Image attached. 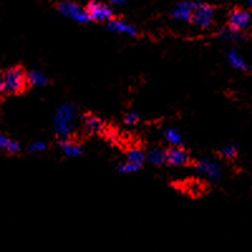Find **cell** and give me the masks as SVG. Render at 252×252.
I'll list each match as a JSON object with an SVG mask.
<instances>
[{
  "mask_svg": "<svg viewBox=\"0 0 252 252\" xmlns=\"http://www.w3.org/2000/svg\"><path fill=\"white\" fill-rule=\"evenodd\" d=\"M78 111L75 105L63 103L57 109L55 115V131L60 139H68L76 130Z\"/></svg>",
  "mask_w": 252,
  "mask_h": 252,
  "instance_id": "obj_1",
  "label": "cell"
},
{
  "mask_svg": "<svg viewBox=\"0 0 252 252\" xmlns=\"http://www.w3.org/2000/svg\"><path fill=\"white\" fill-rule=\"evenodd\" d=\"M1 77H3L4 92L9 94H17L23 92L28 85L26 72L19 67L6 69L1 75Z\"/></svg>",
  "mask_w": 252,
  "mask_h": 252,
  "instance_id": "obj_2",
  "label": "cell"
},
{
  "mask_svg": "<svg viewBox=\"0 0 252 252\" xmlns=\"http://www.w3.org/2000/svg\"><path fill=\"white\" fill-rule=\"evenodd\" d=\"M90 20H94L97 23H109L110 20L114 19L115 13L111 5L102 1H91L86 8Z\"/></svg>",
  "mask_w": 252,
  "mask_h": 252,
  "instance_id": "obj_3",
  "label": "cell"
},
{
  "mask_svg": "<svg viewBox=\"0 0 252 252\" xmlns=\"http://www.w3.org/2000/svg\"><path fill=\"white\" fill-rule=\"evenodd\" d=\"M57 8L61 14L64 15L68 19H72L73 22H77V23H89L90 22V17L87 14L86 9L81 8L80 5L68 1V0L58 3Z\"/></svg>",
  "mask_w": 252,
  "mask_h": 252,
  "instance_id": "obj_4",
  "label": "cell"
},
{
  "mask_svg": "<svg viewBox=\"0 0 252 252\" xmlns=\"http://www.w3.org/2000/svg\"><path fill=\"white\" fill-rule=\"evenodd\" d=\"M190 22L199 28H209L215 22V9L208 4L197 3Z\"/></svg>",
  "mask_w": 252,
  "mask_h": 252,
  "instance_id": "obj_5",
  "label": "cell"
},
{
  "mask_svg": "<svg viewBox=\"0 0 252 252\" xmlns=\"http://www.w3.org/2000/svg\"><path fill=\"white\" fill-rule=\"evenodd\" d=\"M197 170L203 177H206L209 182H217L222 177V169L220 165L211 158H203L197 163Z\"/></svg>",
  "mask_w": 252,
  "mask_h": 252,
  "instance_id": "obj_6",
  "label": "cell"
},
{
  "mask_svg": "<svg viewBox=\"0 0 252 252\" xmlns=\"http://www.w3.org/2000/svg\"><path fill=\"white\" fill-rule=\"evenodd\" d=\"M228 22L231 28L241 32L249 28L252 22V15L251 13L245 10V9H235V10L229 13Z\"/></svg>",
  "mask_w": 252,
  "mask_h": 252,
  "instance_id": "obj_7",
  "label": "cell"
},
{
  "mask_svg": "<svg viewBox=\"0 0 252 252\" xmlns=\"http://www.w3.org/2000/svg\"><path fill=\"white\" fill-rule=\"evenodd\" d=\"M195 5H197L195 1H182V3H178L172 10L173 18L179 20V22H190Z\"/></svg>",
  "mask_w": 252,
  "mask_h": 252,
  "instance_id": "obj_8",
  "label": "cell"
},
{
  "mask_svg": "<svg viewBox=\"0 0 252 252\" xmlns=\"http://www.w3.org/2000/svg\"><path fill=\"white\" fill-rule=\"evenodd\" d=\"M165 154L166 163L172 166H183L189 161V155L181 146H173L168 152H165Z\"/></svg>",
  "mask_w": 252,
  "mask_h": 252,
  "instance_id": "obj_9",
  "label": "cell"
},
{
  "mask_svg": "<svg viewBox=\"0 0 252 252\" xmlns=\"http://www.w3.org/2000/svg\"><path fill=\"white\" fill-rule=\"evenodd\" d=\"M107 31L112 32V33H118V34L129 35V37L138 35V29L135 28L134 26L119 19L110 20L109 23H107Z\"/></svg>",
  "mask_w": 252,
  "mask_h": 252,
  "instance_id": "obj_10",
  "label": "cell"
},
{
  "mask_svg": "<svg viewBox=\"0 0 252 252\" xmlns=\"http://www.w3.org/2000/svg\"><path fill=\"white\" fill-rule=\"evenodd\" d=\"M60 148L63 154L67 155V157L77 158L82 154V146L75 141L68 140V139H61Z\"/></svg>",
  "mask_w": 252,
  "mask_h": 252,
  "instance_id": "obj_11",
  "label": "cell"
},
{
  "mask_svg": "<svg viewBox=\"0 0 252 252\" xmlns=\"http://www.w3.org/2000/svg\"><path fill=\"white\" fill-rule=\"evenodd\" d=\"M27 80H28L29 85L34 87H43L48 83V77L44 72L39 71V69H33L27 75Z\"/></svg>",
  "mask_w": 252,
  "mask_h": 252,
  "instance_id": "obj_12",
  "label": "cell"
},
{
  "mask_svg": "<svg viewBox=\"0 0 252 252\" xmlns=\"http://www.w3.org/2000/svg\"><path fill=\"white\" fill-rule=\"evenodd\" d=\"M226 58L233 68L240 69V71H247V69H249V66H247V63L244 61V58L241 57L237 52L233 51V49L227 52Z\"/></svg>",
  "mask_w": 252,
  "mask_h": 252,
  "instance_id": "obj_13",
  "label": "cell"
},
{
  "mask_svg": "<svg viewBox=\"0 0 252 252\" xmlns=\"http://www.w3.org/2000/svg\"><path fill=\"white\" fill-rule=\"evenodd\" d=\"M83 127L87 130L89 132H100L102 129V123L98 118H96L94 115H86L85 118L82 119Z\"/></svg>",
  "mask_w": 252,
  "mask_h": 252,
  "instance_id": "obj_14",
  "label": "cell"
},
{
  "mask_svg": "<svg viewBox=\"0 0 252 252\" xmlns=\"http://www.w3.org/2000/svg\"><path fill=\"white\" fill-rule=\"evenodd\" d=\"M0 150L9 153V154H15L20 150V145L17 141L9 139L8 136L0 132Z\"/></svg>",
  "mask_w": 252,
  "mask_h": 252,
  "instance_id": "obj_15",
  "label": "cell"
},
{
  "mask_svg": "<svg viewBox=\"0 0 252 252\" xmlns=\"http://www.w3.org/2000/svg\"><path fill=\"white\" fill-rule=\"evenodd\" d=\"M145 158L150 164L155 166L164 165L166 163V154L161 149H152Z\"/></svg>",
  "mask_w": 252,
  "mask_h": 252,
  "instance_id": "obj_16",
  "label": "cell"
},
{
  "mask_svg": "<svg viewBox=\"0 0 252 252\" xmlns=\"http://www.w3.org/2000/svg\"><path fill=\"white\" fill-rule=\"evenodd\" d=\"M164 138H165V140L172 146H182L184 143L181 131L177 129H173V127H169V129L165 130Z\"/></svg>",
  "mask_w": 252,
  "mask_h": 252,
  "instance_id": "obj_17",
  "label": "cell"
},
{
  "mask_svg": "<svg viewBox=\"0 0 252 252\" xmlns=\"http://www.w3.org/2000/svg\"><path fill=\"white\" fill-rule=\"evenodd\" d=\"M145 157L146 155L144 154L141 150L139 149L130 150V152L127 153V155H126V161H129V163L141 168V165H143L144 161H145Z\"/></svg>",
  "mask_w": 252,
  "mask_h": 252,
  "instance_id": "obj_18",
  "label": "cell"
},
{
  "mask_svg": "<svg viewBox=\"0 0 252 252\" xmlns=\"http://www.w3.org/2000/svg\"><path fill=\"white\" fill-rule=\"evenodd\" d=\"M220 37L224 40H231V42H242L244 37L238 31H235L231 27L229 28H224L220 31Z\"/></svg>",
  "mask_w": 252,
  "mask_h": 252,
  "instance_id": "obj_19",
  "label": "cell"
},
{
  "mask_svg": "<svg viewBox=\"0 0 252 252\" xmlns=\"http://www.w3.org/2000/svg\"><path fill=\"white\" fill-rule=\"evenodd\" d=\"M237 153H238V148L237 145L233 143L226 144V145L222 146V149H220V155L227 158V159H233V158H236Z\"/></svg>",
  "mask_w": 252,
  "mask_h": 252,
  "instance_id": "obj_20",
  "label": "cell"
},
{
  "mask_svg": "<svg viewBox=\"0 0 252 252\" xmlns=\"http://www.w3.org/2000/svg\"><path fill=\"white\" fill-rule=\"evenodd\" d=\"M139 169H140L139 166L134 165V164L129 163V161H125V163H123L121 165H119L118 172L121 173V174H130V173L138 172Z\"/></svg>",
  "mask_w": 252,
  "mask_h": 252,
  "instance_id": "obj_21",
  "label": "cell"
},
{
  "mask_svg": "<svg viewBox=\"0 0 252 252\" xmlns=\"http://www.w3.org/2000/svg\"><path fill=\"white\" fill-rule=\"evenodd\" d=\"M47 143H44V141H35V143H33L31 145V148H29V150H31L32 153H42L44 152V150H47Z\"/></svg>",
  "mask_w": 252,
  "mask_h": 252,
  "instance_id": "obj_22",
  "label": "cell"
},
{
  "mask_svg": "<svg viewBox=\"0 0 252 252\" xmlns=\"http://www.w3.org/2000/svg\"><path fill=\"white\" fill-rule=\"evenodd\" d=\"M139 121V114L138 112H129V114H126L125 116V123L127 125H135V124Z\"/></svg>",
  "mask_w": 252,
  "mask_h": 252,
  "instance_id": "obj_23",
  "label": "cell"
},
{
  "mask_svg": "<svg viewBox=\"0 0 252 252\" xmlns=\"http://www.w3.org/2000/svg\"><path fill=\"white\" fill-rule=\"evenodd\" d=\"M107 3L111 4V5H118L123 6L126 3V0H107Z\"/></svg>",
  "mask_w": 252,
  "mask_h": 252,
  "instance_id": "obj_24",
  "label": "cell"
},
{
  "mask_svg": "<svg viewBox=\"0 0 252 252\" xmlns=\"http://www.w3.org/2000/svg\"><path fill=\"white\" fill-rule=\"evenodd\" d=\"M4 92V87H3V77H1V75H0V96H1V94Z\"/></svg>",
  "mask_w": 252,
  "mask_h": 252,
  "instance_id": "obj_25",
  "label": "cell"
},
{
  "mask_svg": "<svg viewBox=\"0 0 252 252\" xmlns=\"http://www.w3.org/2000/svg\"><path fill=\"white\" fill-rule=\"evenodd\" d=\"M249 5L252 8V0H250V1H249Z\"/></svg>",
  "mask_w": 252,
  "mask_h": 252,
  "instance_id": "obj_26",
  "label": "cell"
}]
</instances>
